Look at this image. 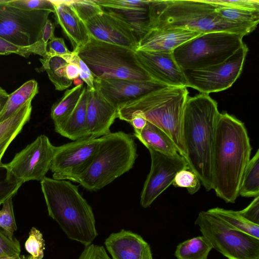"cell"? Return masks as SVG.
<instances>
[{
    "label": "cell",
    "instance_id": "1",
    "mask_svg": "<svg viewBox=\"0 0 259 259\" xmlns=\"http://www.w3.org/2000/svg\"><path fill=\"white\" fill-rule=\"evenodd\" d=\"M251 146L244 123L234 116L220 113L212 158V189L227 203H234Z\"/></svg>",
    "mask_w": 259,
    "mask_h": 259
},
{
    "label": "cell",
    "instance_id": "2",
    "mask_svg": "<svg viewBox=\"0 0 259 259\" xmlns=\"http://www.w3.org/2000/svg\"><path fill=\"white\" fill-rule=\"evenodd\" d=\"M220 114L217 103L209 94L188 97L183 123L186 160L207 191L212 189V158Z\"/></svg>",
    "mask_w": 259,
    "mask_h": 259
},
{
    "label": "cell",
    "instance_id": "3",
    "mask_svg": "<svg viewBox=\"0 0 259 259\" xmlns=\"http://www.w3.org/2000/svg\"><path fill=\"white\" fill-rule=\"evenodd\" d=\"M49 215L67 236L84 246L98 236L93 209L78 187L66 180L45 177L40 181Z\"/></svg>",
    "mask_w": 259,
    "mask_h": 259
},
{
    "label": "cell",
    "instance_id": "4",
    "mask_svg": "<svg viewBox=\"0 0 259 259\" xmlns=\"http://www.w3.org/2000/svg\"><path fill=\"white\" fill-rule=\"evenodd\" d=\"M150 29L175 27L200 33L226 31L244 36L254 29L228 22L220 16L215 5L206 0L151 1Z\"/></svg>",
    "mask_w": 259,
    "mask_h": 259
},
{
    "label": "cell",
    "instance_id": "5",
    "mask_svg": "<svg viewBox=\"0 0 259 259\" xmlns=\"http://www.w3.org/2000/svg\"><path fill=\"white\" fill-rule=\"evenodd\" d=\"M188 97L186 87H165L130 101L118 109L117 118L136 111L163 131L171 140L178 153L186 159L183 136L185 106Z\"/></svg>",
    "mask_w": 259,
    "mask_h": 259
},
{
    "label": "cell",
    "instance_id": "6",
    "mask_svg": "<svg viewBox=\"0 0 259 259\" xmlns=\"http://www.w3.org/2000/svg\"><path fill=\"white\" fill-rule=\"evenodd\" d=\"M101 138L96 155L79 182L90 191L103 188L128 171L138 157L136 144L131 135L110 132Z\"/></svg>",
    "mask_w": 259,
    "mask_h": 259
},
{
    "label": "cell",
    "instance_id": "7",
    "mask_svg": "<svg viewBox=\"0 0 259 259\" xmlns=\"http://www.w3.org/2000/svg\"><path fill=\"white\" fill-rule=\"evenodd\" d=\"M135 52L91 36L88 42L74 53L85 63L94 78L153 80L138 61Z\"/></svg>",
    "mask_w": 259,
    "mask_h": 259
},
{
    "label": "cell",
    "instance_id": "8",
    "mask_svg": "<svg viewBox=\"0 0 259 259\" xmlns=\"http://www.w3.org/2000/svg\"><path fill=\"white\" fill-rule=\"evenodd\" d=\"M242 34L226 31L202 33L172 51L182 70H197L222 63L244 43Z\"/></svg>",
    "mask_w": 259,
    "mask_h": 259
},
{
    "label": "cell",
    "instance_id": "9",
    "mask_svg": "<svg viewBox=\"0 0 259 259\" xmlns=\"http://www.w3.org/2000/svg\"><path fill=\"white\" fill-rule=\"evenodd\" d=\"M194 223L212 248L228 259H259V239L230 228L208 210L200 211Z\"/></svg>",
    "mask_w": 259,
    "mask_h": 259
},
{
    "label": "cell",
    "instance_id": "10",
    "mask_svg": "<svg viewBox=\"0 0 259 259\" xmlns=\"http://www.w3.org/2000/svg\"><path fill=\"white\" fill-rule=\"evenodd\" d=\"M51 12L22 10L0 0V37L21 47L40 40L43 27Z\"/></svg>",
    "mask_w": 259,
    "mask_h": 259
},
{
    "label": "cell",
    "instance_id": "11",
    "mask_svg": "<svg viewBox=\"0 0 259 259\" xmlns=\"http://www.w3.org/2000/svg\"><path fill=\"white\" fill-rule=\"evenodd\" d=\"M55 149L47 136H38L17 153L10 162L3 164L6 170L5 179L21 185L31 180L41 181L51 169Z\"/></svg>",
    "mask_w": 259,
    "mask_h": 259
},
{
    "label": "cell",
    "instance_id": "12",
    "mask_svg": "<svg viewBox=\"0 0 259 259\" xmlns=\"http://www.w3.org/2000/svg\"><path fill=\"white\" fill-rule=\"evenodd\" d=\"M101 138L90 137L56 147L50 170L53 179L78 183L92 164Z\"/></svg>",
    "mask_w": 259,
    "mask_h": 259
},
{
    "label": "cell",
    "instance_id": "13",
    "mask_svg": "<svg viewBox=\"0 0 259 259\" xmlns=\"http://www.w3.org/2000/svg\"><path fill=\"white\" fill-rule=\"evenodd\" d=\"M248 51L244 44L222 63L200 69L183 70L186 87L206 94L228 89L240 76Z\"/></svg>",
    "mask_w": 259,
    "mask_h": 259
},
{
    "label": "cell",
    "instance_id": "14",
    "mask_svg": "<svg viewBox=\"0 0 259 259\" xmlns=\"http://www.w3.org/2000/svg\"><path fill=\"white\" fill-rule=\"evenodd\" d=\"M151 156V168L144 184L140 204L144 208L154 201L172 185L176 175L188 166L185 158L179 153L170 156L148 149Z\"/></svg>",
    "mask_w": 259,
    "mask_h": 259
},
{
    "label": "cell",
    "instance_id": "15",
    "mask_svg": "<svg viewBox=\"0 0 259 259\" xmlns=\"http://www.w3.org/2000/svg\"><path fill=\"white\" fill-rule=\"evenodd\" d=\"M82 21L93 38L137 50L138 40L130 26L101 6Z\"/></svg>",
    "mask_w": 259,
    "mask_h": 259
},
{
    "label": "cell",
    "instance_id": "16",
    "mask_svg": "<svg viewBox=\"0 0 259 259\" xmlns=\"http://www.w3.org/2000/svg\"><path fill=\"white\" fill-rule=\"evenodd\" d=\"M94 83L104 97L117 109L123 105L151 92L167 87L154 80L140 81L122 79L100 80Z\"/></svg>",
    "mask_w": 259,
    "mask_h": 259
},
{
    "label": "cell",
    "instance_id": "17",
    "mask_svg": "<svg viewBox=\"0 0 259 259\" xmlns=\"http://www.w3.org/2000/svg\"><path fill=\"white\" fill-rule=\"evenodd\" d=\"M135 53L153 80L167 87H186L183 71L176 62L172 52L137 50Z\"/></svg>",
    "mask_w": 259,
    "mask_h": 259
},
{
    "label": "cell",
    "instance_id": "18",
    "mask_svg": "<svg viewBox=\"0 0 259 259\" xmlns=\"http://www.w3.org/2000/svg\"><path fill=\"white\" fill-rule=\"evenodd\" d=\"M88 88L86 118L89 137L98 138L109 133L117 118L118 109L102 95L98 87Z\"/></svg>",
    "mask_w": 259,
    "mask_h": 259
},
{
    "label": "cell",
    "instance_id": "19",
    "mask_svg": "<svg viewBox=\"0 0 259 259\" xmlns=\"http://www.w3.org/2000/svg\"><path fill=\"white\" fill-rule=\"evenodd\" d=\"M112 259H153L149 244L140 235L122 229L105 239Z\"/></svg>",
    "mask_w": 259,
    "mask_h": 259
},
{
    "label": "cell",
    "instance_id": "20",
    "mask_svg": "<svg viewBox=\"0 0 259 259\" xmlns=\"http://www.w3.org/2000/svg\"><path fill=\"white\" fill-rule=\"evenodd\" d=\"M201 33L181 28H153L138 42L137 50L172 52Z\"/></svg>",
    "mask_w": 259,
    "mask_h": 259
},
{
    "label": "cell",
    "instance_id": "21",
    "mask_svg": "<svg viewBox=\"0 0 259 259\" xmlns=\"http://www.w3.org/2000/svg\"><path fill=\"white\" fill-rule=\"evenodd\" d=\"M55 18L64 34L69 40L73 52L85 45L91 35L83 21L70 4V1H53Z\"/></svg>",
    "mask_w": 259,
    "mask_h": 259
},
{
    "label": "cell",
    "instance_id": "22",
    "mask_svg": "<svg viewBox=\"0 0 259 259\" xmlns=\"http://www.w3.org/2000/svg\"><path fill=\"white\" fill-rule=\"evenodd\" d=\"M32 100L26 102L10 117L0 122V168L6 150L29 121L32 111Z\"/></svg>",
    "mask_w": 259,
    "mask_h": 259
},
{
    "label": "cell",
    "instance_id": "23",
    "mask_svg": "<svg viewBox=\"0 0 259 259\" xmlns=\"http://www.w3.org/2000/svg\"><path fill=\"white\" fill-rule=\"evenodd\" d=\"M150 5L147 7L109 6L102 8L129 25L139 40L150 30Z\"/></svg>",
    "mask_w": 259,
    "mask_h": 259
},
{
    "label": "cell",
    "instance_id": "24",
    "mask_svg": "<svg viewBox=\"0 0 259 259\" xmlns=\"http://www.w3.org/2000/svg\"><path fill=\"white\" fill-rule=\"evenodd\" d=\"M87 101L85 84L76 107L58 134L72 141L89 137L86 118Z\"/></svg>",
    "mask_w": 259,
    "mask_h": 259
},
{
    "label": "cell",
    "instance_id": "25",
    "mask_svg": "<svg viewBox=\"0 0 259 259\" xmlns=\"http://www.w3.org/2000/svg\"><path fill=\"white\" fill-rule=\"evenodd\" d=\"M134 135L148 149L170 156L178 154L169 137L160 128L148 121L142 130L134 131Z\"/></svg>",
    "mask_w": 259,
    "mask_h": 259
},
{
    "label": "cell",
    "instance_id": "26",
    "mask_svg": "<svg viewBox=\"0 0 259 259\" xmlns=\"http://www.w3.org/2000/svg\"><path fill=\"white\" fill-rule=\"evenodd\" d=\"M84 84L75 86L66 90L63 96L56 102L51 109V117L55 130L58 133L76 107L82 93Z\"/></svg>",
    "mask_w": 259,
    "mask_h": 259
},
{
    "label": "cell",
    "instance_id": "27",
    "mask_svg": "<svg viewBox=\"0 0 259 259\" xmlns=\"http://www.w3.org/2000/svg\"><path fill=\"white\" fill-rule=\"evenodd\" d=\"M38 83L34 79L27 81L9 94L7 101L0 111V122L5 120L30 100L38 93Z\"/></svg>",
    "mask_w": 259,
    "mask_h": 259
},
{
    "label": "cell",
    "instance_id": "28",
    "mask_svg": "<svg viewBox=\"0 0 259 259\" xmlns=\"http://www.w3.org/2000/svg\"><path fill=\"white\" fill-rule=\"evenodd\" d=\"M39 60L42 65L38 71L47 72L49 79L56 90L62 91L71 85L73 81L67 78L65 72V68L68 63L62 57L45 55Z\"/></svg>",
    "mask_w": 259,
    "mask_h": 259
},
{
    "label": "cell",
    "instance_id": "29",
    "mask_svg": "<svg viewBox=\"0 0 259 259\" xmlns=\"http://www.w3.org/2000/svg\"><path fill=\"white\" fill-rule=\"evenodd\" d=\"M223 221L230 228L259 239V225L242 217L238 211L215 207L208 210Z\"/></svg>",
    "mask_w": 259,
    "mask_h": 259
},
{
    "label": "cell",
    "instance_id": "30",
    "mask_svg": "<svg viewBox=\"0 0 259 259\" xmlns=\"http://www.w3.org/2000/svg\"><path fill=\"white\" fill-rule=\"evenodd\" d=\"M212 248L208 240L202 235L180 243L175 255L177 259H207Z\"/></svg>",
    "mask_w": 259,
    "mask_h": 259
},
{
    "label": "cell",
    "instance_id": "31",
    "mask_svg": "<svg viewBox=\"0 0 259 259\" xmlns=\"http://www.w3.org/2000/svg\"><path fill=\"white\" fill-rule=\"evenodd\" d=\"M239 195L254 198L259 196L258 149L247 164L242 176Z\"/></svg>",
    "mask_w": 259,
    "mask_h": 259
},
{
    "label": "cell",
    "instance_id": "32",
    "mask_svg": "<svg viewBox=\"0 0 259 259\" xmlns=\"http://www.w3.org/2000/svg\"><path fill=\"white\" fill-rule=\"evenodd\" d=\"M215 5L218 15L226 21L255 29L259 22V11Z\"/></svg>",
    "mask_w": 259,
    "mask_h": 259
},
{
    "label": "cell",
    "instance_id": "33",
    "mask_svg": "<svg viewBox=\"0 0 259 259\" xmlns=\"http://www.w3.org/2000/svg\"><path fill=\"white\" fill-rule=\"evenodd\" d=\"M47 46L40 40L36 44L28 47H21L12 44L0 37V55L16 54L24 57L30 55H38L44 56L47 52Z\"/></svg>",
    "mask_w": 259,
    "mask_h": 259
},
{
    "label": "cell",
    "instance_id": "34",
    "mask_svg": "<svg viewBox=\"0 0 259 259\" xmlns=\"http://www.w3.org/2000/svg\"><path fill=\"white\" fill-rule=\"evenodd\" d=\"M11 197L3 204L0 210V228L4 234L10 239H13L14 233L17 229L16 224L12 202Z\"/></svg>",
    "mask_w": 259,
    "mask_h": 259
},
{
    "label": "cell",
    "instance_id": "35",
    "mask_svg": "<svg viewBox=\"0 0 259 259\" xmlns=\"http://www.w3.org/2000/svg\"><path fill=\"white\" fill-rule=\"evenodd\" d=\"M172 185L175 187L186 188L189 194H193L200 189L201 182L197 175L187 166L177 172Z\"/></svg>",
    "mask_w": 259,
    "mask_h": 259
},
{
    "label": "cell",
    "instance_id": "36",
    "mask_svg": "<svg viewBox=\"0 0 259 259\" xmlns=\"http://www.w3.org/2000/svg\"><path fill=\"white\" fill-rule=\"evenodd\" d=\"M26 250L35 259H42L44 255L45 243L41 233L32 227L25 243Z\"/></svg>",
    "mask_w": 259,
    "mask_h": 259
},
{
    "label": "cell",
    "instance_id": "37",
    "mask_svg": "<svg viewBox=\"0 0 259 259\" xmlns=\"http://www.w3.org/2000/svg\"><path fill=\"white\" fill-rule=\"evenodd\" d=\"M13 7L27 11L47 10L54 13L55 5L53 1L48 0H6Z\"/></svg>",
    "mask_w": 259,
    "mask_h": 259
},
{
    "label": "cell",
    "instance_id": "38",
    "mask_svg": "<svg viewBox=\"0 0 259 259\" xmlns=\"http://www.w3.org/2000/svg\"><path fill=\"white\" fill-rule=\"evenodd\" d=\"M21 252L19 241L9 239L0 229V257L19 255Z\"/></svg>",
    "mask_w": 259,
    "mask_h": 259
},
{
    "label": "cell",
    "instance_id": "39",
    "mask_svg": "<svg viewBox=\"0 0 259 259\" xmlns=\"http://www.w3.org/2000/svg\"><path fill=\"white\" fill-rule=\"evenodd\" d=\"M214 5L259 11V1L255 0H206Z\"/></svg>",
    "mask_w": 259,
    "mask_h": 259
},
{
    "label": "cell",
    "instance_id": "40",
    "mask_svg": "<svg viewBox=\"0 0 259 259\" xmlns=\"http://www.w3.org/2000/svg\"><path fill=\"white\" fill-rule=\"evenodd\" d=\"M62 38L54 37L47 44V52L45 55L49 57L59 56L70 54Z\"/></svg>",
    "mask_w": 259,
    "mask_h": 259
},
{
    "label": "cell",
    "instance_id": "41",
    "mask_svg": "<svg viewBox=\"0 0 259 259\" xmlns=\"http://www.w3.org/2000/svg\"><path fill=\"white\" fill-rule=\"evenodd\" d=\"M78 259H112L105 248L98 245L91 244L85 246Z\"/></svg>",
    "mask_w": 259,
    "mask_h": 259
},
{
    "label": "cell",
    "instance_id": "42",
    "mask_svg": "<svg viewBox=\"0 0 259 259\" xmlns=\"http://www.w3.org/2000/svg\"><path fill=\"white\" fill-rule=\"evenodd\" d=\"M95 2L102 7L109 6L117 7H149L151 1H128V0H94Z\"/></svg>",
    "mask_w": 259,
    "mask_h": 259
},
{
    "label": "cell",
    "instance_id": "43",
    "mask_svg": "<svg viewBox=\"0 0 259 259\" xmlns=\"http://www.w3.org/2000/svg\"><path fill=\"white\" fill-rule=\"evenodd\" d=\"M238 211L247 221L259 225V196L254 198L246 207Z\"/></svg>",
    "mask_w": 259,
    "mask_h": 259
},
{
    "label": "cell",
    "instance_id": "44",
    "mask_svg": "<svg viewBox=\"0 0 259 259\" xmlns=\"http://www.w3.org/2000/svg\"><path fill=\"white\" fill-rule=\"evenodd\" d=\"M21 184L9 182L0 178V206L7 199L13 197L21 186Z\"/></svg>",
    "mask_w": 259,
    "mask_h": 259
},
{
    "label": "cell",
    "instance_id": "45",
    "mask_svg": "<svg viewBox=\"0 0 259 259\" xmlns=\"http://www.w3.org/2000/svg\"><path fill=\"white\" fill-rule=\"evenodd\" d=\"M55 26L52 21L48 19L43 27L40 40L45 44L47 45L49 40L55 37L54 35Z\"/></svg>",
    "mask_w": 259,
    "mask_h": 259
},
{
    "label": "cell",
    "instance_id": "46",
    "mask_svg": "<svg viewBox=\"0 0 259 259\" xmlns=\"http://www.w3.org/2000/svg\"><path fill=\"white\" fill-rule=\"evenodd\" d=\"M65 72L67 78L73 81L79 77L80 70L76 65L68 63L65 68Z\"/></svg>",
    "mask_w": 259,
    "mask_h": 259
},
{
    "label": "cell",
    "instance_id": "47",
    "mask_svg": "<svg viewBox=\"0 0 259 259\" xmlns=\"http://www.w3.org/2000/svg\"><path fill=\"white\" fill-rule=\"evenodd\" d=\"M9 94L7 92L0 87V99L8 97Z\"/></svg>",
    "mask_w": 259,
    "mask_h": 259
},
{
    "label": "cell",
    "instance_id": "48",
    "mask_svg": "<svg viewBox=\"0 0 259 259\" xmlns=\"http://www.w3.org/2000/svg\"><path fill=\"white\" fill-rule=\"evenodd\" d=\"M0 259H25L24 256H21L20 255L14 256H6L0 257Z\"/></svg>",
    "mask_w": 259,
    "mask_h": 259
},
{
    "label": "cell",
    "instance_id": "49",
    "mask_svg": "<svg viewBox=\"0 0 259 259\" xmlns=\"http://www.w3.org/2000/svg\"><path fill=\"white\" fill-rule=\"evenodd\" d=\"M73 82L74 84L75 85V87L83 84V81L82 80L81 78H79V77L74 79L73 80Z\"/></svg>",
    "mask_w": 259,
    "mask_h": 259
},
{
    "label": "cell",
    "instance_id": "50",
    "mask_svg": "<svg viewBox=\"0 0 259 259\" xmlns=\"http://www.w3.org/2000/svg\"><path fill=\"white\" fill-rule=\"evenodd\" d=\"M7 98H4L0 99V111L3 107L6 101H7Z\"/></svg>",
    "mask_w": 259,
    "mask_h": 259
},
{
    "label": "cell",
    "instance_id": "51",
    "mask_svg": "<svg viewBox=\"0 0 259 259\" xmlns=\"http://www.w3.org/2000/svg\"><path fill=\"white\" fill-rule=\"evenodd\" d=\"M27 259H35V258H33L32 256H31V255H30V256H29L27 258Z\"/></svg>",
    "mask_w": 259,
    "mask_h": 259
}]
</instances>
